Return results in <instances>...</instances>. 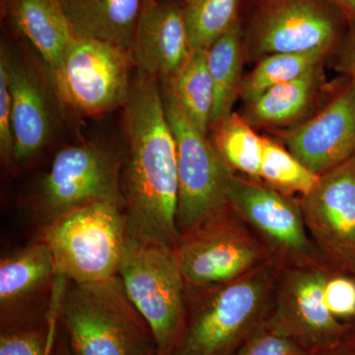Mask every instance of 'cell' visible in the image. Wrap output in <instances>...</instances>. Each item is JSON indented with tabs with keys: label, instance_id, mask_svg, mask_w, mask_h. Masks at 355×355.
I'll return each mask as SVG.
<instances>
[{
	"label": "cell",
	"instance_id": "1",
	"mask_svg": "<svg viewBox=\"0 0 355 355\" xmlns=\"http://www.w3.org/2000/svg\"><path fill=\"white\" fill-rule=\"evenodd\" d=\"M123 110L128 155L121 191L128 237L175 250L181 240L177 150L159 81L135 74Z\"/></svg>",
	"mask_w": 355,
	"mask_h": 355
},
{
	"label": "cell",
	"instance_id": "2",
	"mask_svg": "<svg viewBox=\"0 0 355 355\" xmlns=\"http://www.w3.org/2000/svg\"><path fill=\"white\" fill-rule=\"evenodd\" d=\"M273 260L240 279L203 289L173 355H233L270 316L282 270Z\"/></svg>",
	"mask_w": 355,
	"mask_h": 355
},
{
	"label": "cell",
	"instance_id": "3",
	"mask_svg": "<svg viewBox=\"0 0 355 355\" xmlns=\"http://www.w3.org/2000/svg\"><path fill=\"white\" fill-rule=\"evenodd\" d=\"M58 307L72 355H156L153 331L119 275L74 284Z\"/></svg>",
	"mask_w": 355,
	"mask_h": 355
},
{
	"label": "cell",
	"instance_id": "4",
	"mask_svg": "<svg viewBox=\"0 0 355 355\" xmlns=\"http://www.w3.org/2000/svg\"><path fill=\"white\" fill-rule=\"evenodd\" d=\"M39 240L50 249L57 277L74 284L118 277L128 240L125 207L94 202L42 226Z\"/></svg>",
	"mask_w": 355,
	"mask_h": 355
},
{
	"label": "cell",
	"instance_id": "5",
	"mask_svg": "<svg viewBox=\"0 0 355 355\" xmlns=\"http://www.w3.org/2000/svg\"><path fill=\"white\" fill-rule=\"evenodd\" d=\"M160 83L166 116L174 135L179 174L178 227L181 238L231 209L234 171L202 135L167 83Z\"/></svg>",
	"mask_w": 355,
	"mask_h": 355
},
{
	"label": "cell",
	"instance_id": "6",
	"mask_svg": "<svg viewBox=\"0 0 355 355\" xmlns=\"http://www.w3.org/2000/svg\"><path fill=\"white\" fill-rule=\"evenodd\" d=\"M119 277L153 331L156 355L174 354L187 324V284L175 250L128 237Z\"/></svg>",
	"mask_w": 355,
	"mask_h": 355
},
{
	"label": "cell",
	"instance_id": "7",
	"mask_svg": "<svg viewBox=\"0 0 355 355\" xmlns=\"http://www.w3.org/2000/svg\"><path fill=\"white\" fill-rule=\"evenodd\" d=\"M120 156L99 144L67 146L39 180L28 205L42 226L79 207L114 202L125 207Z\"/></svg>",
	"mask_w": 355,
	"mask_h": 355
},
{
	"label": "cell",
	"instance_id": "8",
	"mask_svg": "<svg viewBox=\"0 0 355 355\" xmlns=\"http://www.w3.org/2000/svg\"><path fill=\"white\" fill-rule=\"evenodd\" d=\"M2 39L0 60L6 67L12 109L16 165L36 157L60 133L67 107L55 74L27 42Z\"/></svg>",
	"mask_w": 355,
	"mask_h": 355
},
{
	"label": "cell",
	"instance_id": "9",
	"mask_svg": "<svg viewBox=\"0 0 355 355\" xmlns=\"http://www.w3.org/2000/svg\"><path fill=\"white\" fill-rule=\"evenodd\" d=\"M132 51L103 40L73 37L55 73L67 109L87 118L123 108L132 80Z\"/></svg>",
	"mask_w": 355,
	"mask_h": 355
},
{
	"label": "cell",
	"instance_id": "10",
	"mask_svg": "<svg viewBox=\"0 0 355 355\" xmlns=\"http://www.w3.org/2000/svg\"><path fill=\"white\" fill-rule=\"evenodd\" d=\"M175 252L187 286L198 289L233 282L275 259L232 207L184 235Z\"/></svg>",
	"mask_w": 355,
	"mask_h": 355
},
{
	"label": "cell",
	"instance_id": "11",
	"mask_svg": "<svg viewBox=\"0 0 355 355\" xmlns=\"http://www.w3.org/2000/svg\"><path fill=\"white\" fill-rule=\"evenodd\" d=\"M330 268L324 263L284 266L266 324L315 354L342 342L352 327L331 315L324 300Z\"/></svg>",
	"mask_w": 355,
	"mask_h": 355
},
{
	"label": "cell",
	"instance_id": "12",
	"mask_svg": "<svg viewBox=\"0 0 355 355\" xmlns=\"http://www.w3.org/2000/svg\"><path fill=\"white\" fill-rule=\"evenodd\" d=\"M229 202L282 265H326L306 227L300 200L234 175Z\"/></svg>",
	"mask_w": 355,
	"mask_h": 355
},
{
	"label": "cell",
	"instance_id": "13",
	"mask_svg": "<svg viewBox=\"0 0 355 355\" xmlns=\"http://www.w3.org/2000/svg\"><path fill=\"white\" fill-rule=\"evenodd\" d=\"M342 15L329 0H261L248 44L258 55L329 53L340 36Z\"/></svg>",
	"mask_w": 355,
	"mask_h": 355
},
{
	"label": "cell",
	"instance_id": "14",
	"mask_svg": "<svg viewBox=\"0 0 355 355\" xmlns=\"http://www.w3.org/2000/svg\"><path fill=\"white\" fill-rule=\"evenodd\" d=\"M306 227L326 265L355 275V155L321 175L300 200Z\"/></svg>",
	"mask_w": 355,
	"mask_h": 355
},
{
	"label": "cell",
	"instance_id": "15",
	"mask_svg": "<svg viewBox=\"0 0 355 355\" xmlns=\"http://www.w3.org/2000/svg\"><path fill=\"white\" fill-rule=\"evenodd\" d=\"M191 53L183 1L156 0L142 4L132 46L137 74L159 83L170 80Z\"/></svg>",
	"mask_w": 355,
	"mask_h": 355
},
{
	"label": "cell",
	"instance_id": "16",
	"mask_svg": "<svg viewBox=\"0 0 355 355\" xmlns=\"http://www.w3.org/2000/svg\"><path fill=\"white\" fill-rule=\"evenodd\" d=\"M287 149L315 174L355 155V86L350 83L311 120L284 135Z\"/></svg>",
	"mask_w": 355,
	"mask_h": 355
},
{
	"label": "cell",
	"instance_id": "17",
	"mask_svg": "<svg viewBox=\"0 0 355 355\" xmlns=\"http://www.w3.org/2000/svg\"><path fill=\"white\" fill-rule=\"evenodd\" d=\"M53 277H57L55 261L50 249L41 240L2 259L1 331L37 326L28 316V305L46 288Z\"/></svg>",
	"mask_w": 355,
	"mask_h": 355
},
{
	"label": "cell",
	"instance_id": "18",
	"mask_svg": "<svg viewBox=\"0 0 355 355\" xmlns=\"http://www.w3.org/2000/svg\"><path fill=\"white\" fill-rule=\"evenodd\" d=\"M1 14L55 74L73 38L58 0H1Z\"/></svg>",
	"mask_w": 355,
	"mask_h": 355
},
{
	"label": "cell",
	"instance_id": "19",
	"mask_svg": "<svg viewBox=\"0 0 355 355\" xmlns=\"http://www.w3.org/2000/svg\"><path fill=\"white\" fill-rule=\"evenodd\" d=\"M73 37L120 44L132 51L142 0H58Z\"/></svg>",
	"mask_w": 355,
	"mask_h": 355
},
{
	"label": "cell",
	"instance_id": "20",
	"mask_svg": "<svg viewBox=\"0 0 355 355\" xmlns=\"http://www.w3.org/2000/svg\"><path fill=\"white\" fill-rule=\"evenodd\" d=\"M207 64L214 90L211 127L233 113L236 99L241 93L243 46L240 24L210 46Z\"/></svg>",
	"mask_w": 355,
	"mask_h": 355
},
{
	"label": "cell",
	"instance_id": "21",
	"mask_svg": "<svg viewBox=\"0 0 355 355\" xmlns=\"http://www.w3.org/2000/svg\"><path fill=\"white\" fill-rule=\"evenodd\" d=\"M319 70L318 67L295 80L268 89L250 103L245 120L250 125H284L302 116L316 93Z\"/></svg>",
	"mask_w": 355,
	"mask_h": 355
},
{
	"label": "cell",
	"instance_id": "22",
	"mask_svg": "<svg viewBox=\"0 0 355 355\" xmlns=\"http://www.w3.org/2000/svg\"><path fill=\"white\" fill-rule=\"evenodd\" d=\"M164 83L170 86L196 127L202 135H207L211 125L214 101V83L207 64V51H193L188 62L176 76Z\"/></svg>",
	"mask_w": 355,
	"mask_h": 355
},
{
	"label": "cell",
	"instance_id": "23",
	"mask_svg": "<svg viewBox=\"0 0 355 355\" xmlns=\"http://www.w3.org/2000/svg\"><path fill=\"white\" fill-rule=\"evenodd\" d=\"M212 144L229 167L244 173L249 179L260 181L265 137H259L251 125L239 114L232 113L214 123Z\"/></svg>",
	"mask_w": 355,
	"mask_h": 355
},
{
	"label": "cell",
	"instance_id": "24",
	"mask_svg": "<svg viewBox=\"0 0 355 355\" xmlns=\"http://www.w3.org/2000/svg\"><path fill=\"white\" fill-rule=\"evenodd\" d=\"M327 55V51H317L266 55L243 80L240 96L250 104L268 89L295 80L318 69Z\"/></svg>",
	"mask_w": 355,
	"mask_h": 355
},
{
	"label": "cell",
	"instance_id": "25",
	"mask_svg": "<svg viewBox=\"0 0 355 355\" xmlns=\"http://www.w3.org/2000/svg\"><path fill=\"white\" fill-rule=\"evenodd\" d=\"M240 0H189L184 3V22L191 50H209L239 25Z\"/></svg>",
	"mask_w": 355,
	"mask_h": 355
},
{
	"label": "cell",
	"instance_id": "26",
	"mask_svg": "<svg viewBox=\"0 0 355 355\" xmlns=\"http://www.w3.org/2000/svg\"><path fill=\"white\" fill-rule=\"evenodd\" d=\"M320 178L286 148L265 139L260 180L268 187L286 195L298 193L302 197L317 186Z\"/></svg>",
	"mask_w": 355,
	"mask_h": 355
},
{
	"label": "cell",
	"instance_id": "27",
	"mask_svg": "<svg viewBox=\"0 0 355 355\" xmlns=\"http://www.w3.org/2000/svg\"><path fill=\"white\" fill-rule=\"evenodd\" d=\"M55 343V319L48 329L25 327L1 331L0 355H51Z\"/></svg>",
	"mask_w": 355,
	"mask_h": 355
},
{
	"label": "cell",
	"instance_id": "28",
	"mask_svg": "<svg viewBox=\"0 0 355 355\" xmlns=\"http://www.w3.org/2000/svg\"><path fill=\"white\" fill-rule=\"evenodd\" d=\"M324 300L336 320L352 327L355 322V275L330 268L324 284Z\"/></svg>",
	"mask_w": 355,
	"mask_h": 355
},
{
	"label": "cell",
	"instance_id": "29",
	"mask_svg": "<svg viewBox=\"0 0 355 355\" xmlns=\"http://www.w3.org/2000/svg\"><path fill=\"white\" fill-rule=\"evenodd\" d=\"M297 343L265 324L233 355H310Z\"/></svg>",
	"mask_w": 355,
	"mask_h": 355
},
{
	"label": "cell",
	"instance_id": "30",
	"mask_svg": "<svg viewBox=\"0 0 355 355\" xmlns=\"http://www.w3.org/2000/svg\"><path fill=\"white\" fill-rule=\"evenodd\" d=\"M14 130L10 92L6 64L0 60V156L2 163L7 168L15 166L14 160Z\"/></svg>",
	"mask_w": 355,
	"mask_h": 355
},
{
	"label": "cell",
	"instance_id": "31",
	"mask_svg": "<svg viewBox=\"0 0 355 355\" xmlns=\"http://www.w3.org/2000/svg\"><path fill=\"white\" fill-rule=\"evenodd\" d=\"M316 355H355V331L352 328L349 335L330 349L317 352Z\"/></svg>",
	"mask_w": 355,
	"mask_h": 355
},
{
	"label": "cell",
	"instance_id": "32",
	"mask_svg": "<svg viewBox=\"0 0 355 355\" xmlns=\"http://www.w3.org/2000/svg\"><path fill=\"white\" fill-rule=\"evenodd\" d=\"M352 24H354V27H352L349 39L345 44V51H343V64L352 76V83L355 86V22H352Z\"/></svg>",
	"mask_w": 355,
	"mask_h": 355
},
{
	"label": "cell",
	"instance_id": "33",
	"mask_svg": "<svg viewBox=\"0 0 355 355\" xmlns=\"http://www.w3.org/2000/svg\"><path fill=\"white\" fill-rule=\"evenodd\" d=\"M334 6L338 7L343 16L355 22V0H329Z\"/></svg>",
	"mask_w": 355,
	"mask_h": 355
},
{
	"label": "cell",
	"instance_id": "34",
	"mask_svg": "<svg viewBox=\"0 0 355 355\" xmlns=\"http://www.w3.org/2000/svg\"><path fill=\"white\" fill-rule=\"evenodd\" d=\"M51 355H72L71 350L69 349V343H67L65 336L62 340L53 343V350Z\"/></svg>",
	"mask_w": 355,
	"mask_h": 355
},
{
	"label": "cell",
	"instance_id": "35",
	"mask_svg": "<svg viewBox=\"0 0 355 355\" xmlns=\"http://www.w3.org/2000/svg\"><path fill=\"white\" fill-rule=\"evenodd\" d=\"M156 0H142V4H149V3H153V2H155ZM181 1L184 2L189 1V0H181Z\"/></svg>",
	"mask_w": 355,
	"mask_h": 355
},
{
	"label": "cell",
	"instance_id": "36",
	"mask_svg": "<svg viewBox=\"0 0 355 355\" xmlns=\"http://www.w3.org/2000/svg\"><path fill=\"white\" fill-rule=\"evenodd\" d=\"M354 330L355 331V329L354 328Z\"/></svg>",
	"mask_w": 355,
	"mask_h": 355
}]
</instances>
